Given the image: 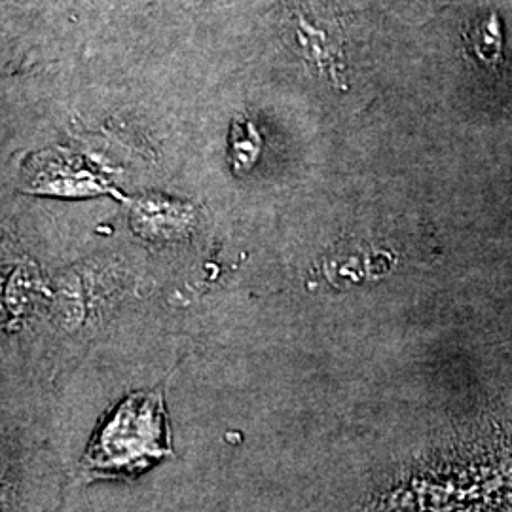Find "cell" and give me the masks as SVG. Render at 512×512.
Instances as JSON below:
<instances>
[{"label": "cell", "mask_w": 512, "mask_h": 512, "mask_svg": "<svg viewBox=\"0 0 512 512\" xmlns=\"http://www.w3.org/2000/svg\"><path fill=\"white\" fill-rule=\"evenodd\" d=\"M169 452V429L160 391L133 393L97 427L86 465L97 475L141 473Z\"/></svg>", "instance_id": "obj_1"}]
</instances>
